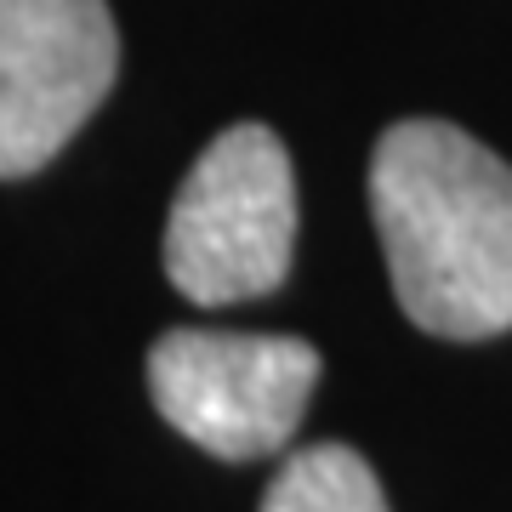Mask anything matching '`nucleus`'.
Listing matches in <instances>:
<instances>
[{"label":"nucleus","instance_id":"f03ea898","mask_svg":"<svg viewBox=\"0 0 512 512\" xmlns=\"http://www.w3.org/2000/svg\"><path fill=\"white\" fill-rule=\"evenodd\" d=\"M296 245V177L291 154L268 126L217 131L183 177L165 222V274L200 302L228 308L285 285Z\"/></svg>","mask_w":512,"mask_h":512},{"label":"nucleus","instance_id":"20e7f679","mask_svg":"<svg viewBox=\"0 0 512 512\" xmlns=\"http://www.w3.org/2000/svg\"><path fill=\"white\" fill-rule=\"evenodd\" d=\"M120 69L109 0H0V177H29L86 126Z\"/></svg>","mask_w":512,"mask_h":512},{"label":"nucleus","instance_id":"39448f33","mask_svg":"<svg viewBox=\"0 0 512 512\" xmlns=\"http://www.w3.org/2000/svg\"><path fill=\"white\" fill-rule=\"evenodd\" d=\"M262 512H387V495L359 450L313 444V450H296L274 473Z\"/></svg>","mask_w":512,"mask_h":512},{"label":"nucleus","instance_id":"f257e3e1","mask_svg":"<svg viewBox=\"0 0 512 512\" xmlns=\"http://www.w3.org/2000/svg\"><path fill=\"white\" fill-rule=\"evenodd\" d=\"M370 217L399 308L433 336L512 330V165L444 120H399L370 160Z\"/></svg>","mask_w":512,"mask_h":512},{"label":"nucleus","instance_id":"7ed1b4c3","mask_svg":"<svg viewBox=\"0 0 512 512\" xmlns=\"http://www.w3.org/2000/svg\"><path fill=\"white\" fill-rule=\"evenodd\" d=\"M319 387V353L302 336L165 330L148 353V393L188 444L217 461L285 450Z\"/></svg>","mask_w":512,"mask_h":512}]
</instances>
